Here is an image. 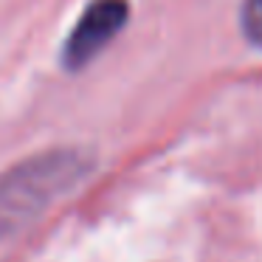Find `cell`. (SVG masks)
<instances>
[{"label":"cell","instance_id":"1","mask_svg":"<svg viewBox=\"0 0 262 262\" xmlns=\"http://www.w3.org/2000/svg\"><path fill=\"white\" fill-rule=\"evenodd\" d=\"M88 175V158L76 149H48L0 175V239L14 237L46 214Z\"/></svg>","mask_w":262,"mask_h":262},{"label":"cell","instance_id":"2","mask_svg":"<svg viewBox=\"0 0 262 262\" xmlns=\"http://www.w3.org/2000/svg\"><path fill=\"white\" fill-rule=\"evenodd\" d=\"M127 0H93L82 12L79 23L74 26L68 42H65L62 59L68 68H85L127 23Z\"/></svg>","mask_w":262,"mask_h":262},{"label":"cell","instance_id":"3","mask_svg":"<svg viewBox=\"0 0 262 262\" xmlns=\"http://www.w3.org/2000/svg\"><path fill=\"white\" fill-rule=\"evenodd\" d=\"M243 31L254 46L262 48V0H245V6H243Z\"/></svg>","mask_w":262,"mask_h":262}]
</instances>
